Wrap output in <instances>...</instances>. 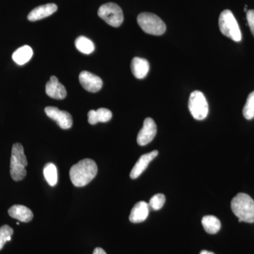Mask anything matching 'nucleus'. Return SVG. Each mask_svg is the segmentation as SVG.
Masks as SVG:
<instances>
[{
	"label": "nucleus",
	"mask_w": 254,
	"mask_h": 254,
	"mask_svg": "<svg viewBox=\"0 0 254 254\" xmlns=\"http://www.w3.org/2000/svg\"><path fill=\"white\" fill-rule=\"evenodd\" d=\"M98 173V166L94 160L83 159L70 169L69 176L75 187H83L95 178Z\"/></svg>",
	"instance_id": "1"
},
{
	"label": "nucleus",
	"mask_w": 254,
	"mask_h": 254,
	"mask_svg": "<svg viewBox=\"0 0 254 254\" xmlns=\"http://www.w3.org/2000/svg\"><path fill=\"white\" fill-rule=\"evenodd\" d=\"M231 208L239 218V222H254V200L250 195L247 193H238L232 200Z\"/></svg>",
	"instance_id": "2"
},
{
	"label": "nucleus",
	"mask_w": 254,
	"mask_h": 254,
	"mask_svg": "<svg viewBox=\"0 0 254 254\" xmlns=\"http://www.w3.org/2000/svg\"><path fill=\"white\" fill-rule=\"evenodd\" d=\"M28 165L27 159L24 154L23 145L19 143H14L11 150L10 161V174L14 181L23 180L26 176V168Z\"/></svg>",
	"instance_id": "3"
},
{
	"label": "nucleus",
	"mask_w": 254,
	"mask_h": 254,
	"mask_svg": "<svg viewBox=\"0 0 254 254\" xmlns=\"http://www.w3.org/2000/svg\"><path fill=\"white\" fill-rule=\"evenodd\" d=\"M219 28L224 36L230 38L232 41H242V33L236 18L230 10L225 9L219 17Z\"/></svg>",
	"instance_id": "4"
},
{
	"label": "nucleus",
	"mask_w": 254,
	"mask_h": 254,
	"mask_svg": "<svg viewBox=\"0 0 254 254\" xmlns=\"http://www.w3.org/2000/svg\"><path fill=\"white\" fill-rule=\"evenodd\" d=\"M137 21L141 29L148 34L162 36L166 31V25L163 20L152 13H141L138 15Z\"/></svg>",
	"instance_id": "5"
},
{
	"label": "nucleus",
	"mask_w": 254,
	"mask_h": 254,
	"mask_svg": "<svg viewBox=\"0 0 254 254\" xmlns=\"http://www.w3.org/2000/svg\"><path fill=\"white\" fill-rule=\"evenodd\" d=\"M98 14L100 18L113 27H120L123 24V10L115 3L110 2L102 5L98 9Z\"/></svg>",
	"instance_id": "6"
},
{
	"label": "nucleus",
	"mask_w": 254,
	"mask_h": 254,
	"mask_svg": "<svg viewBox=\"0 0 254 254\" xmlns=\"http://www.w3.org/2000/svg\"><path fill=\"white\" fill-rule=\"evenodd\" d=\"M189 109L195 120H203L206 118L208 114V104L202 92L195 91L190 93Z\"/></svg>",
	"instance_id": "7"
},
{
	"label": "nucleus",
	"mask_w": 254,
	"mask_h": 254,
	"mask_svg": "<svg viewBox=\"0 0 254 254\" xmlns=\"http://www.w3.org/2000/svg\"><path fill=\"white\" fill-rule=\"evenodd\" d=\"M47 116L54 121L63 129H68L73 125V119L68 112L60 110L56 107H47L45 109Z\"/></svg>",
	"instance_id": "8"
},
{
	"label": "nucleus",
	"mask_w": 254,
	"mask_h": 254,
	"mask_svg": "<svg viewBox=\"0 0 254 254\" xmlns=\"http://www.w3.org/2000/svg\"><path fill=\"white\" fill-rule=\"evenodd\" d=\"M157 133V126L153 119H145L143 126L137 136V143L141 146L148 144L155 138Z\"/></svg>",
	"instance_id": "9"
},
{
	"label": "nucleus",
	"mask_w": 254,
	"mask_h": 254,
	"mask_svg": "<svg viewBox=\"0 0 254 254\" xmlns=\"http://www.w3.org/2000/svg\"><path fill=\"white\" fill-rule=\"evenodd\" d=\"M79 81L83 88L91 93H96L103 87L101 78L89 71H82L79 75Z\"/></svg>",
	"instance_id": "10"
},
{
	"label": "nucleus",
	"mask_w": 254,
	"mask_h": 254,
	"mask_svg": "<svg viewBox=\"0 0 254 254\" xmlns=\"http://www.w3.org/2000/svg\"><path fill=\"white\" fill-rule=\"evenodd\" d=\"M46 92L48 96L56 100L64 99L67 94L65 87L60 83L58 78L55 76H51L50 81L47 83Z\"/></svg>",
	"instance_id": "11"
},
{
	"label": "nucleus",
	"mask_w": 254,
	"mask_h": 254,
	"mask_svg": "<svg viewBox=\"0 0 254 254\" xmlns=\"http://www.w3.org/2000/svg\"><path fill=\"white\" fill-rule=\"evenodd\" d=\"M158 155V150H153L149 153L141 155L132 169L130 177L132 180L138 178L146 170L148 165Z\"/></svg>",
	"instance_id": "12"
},
{
	"label": "nucleus",
	"mask_w": 254,
	"mask_h": 254,
	"mask_svg": "<svg viewBox=\"0 0 254 254\" xmlns=\"http://www.w3.org/2000/svg\"><path fill=\"white\" fill-rule=\"evenodd\" d=\"M58 6L53 3L41 5L32 10L28 15V19L30 21H36L43 18L48 17L56 12Z\"/></svg>",
	"instance_id": "13"
},
{
	"label": "nucleus",
	"mask_w": 254,
	"mask_h": 254,
	"mask_svg": "<svg viewBox=\"0 0 254 254\" xmlns=\"http://www.w3.org/2000/svg\"><path fill=\"white\" fill-rule=\"evenodd\" d=\"M149 205L145 201H140L132 208L129 220L133 223H140L145 221L149 214Z\"/></svg>",
	"instance_id": "14"
},
{
	"label": "nucleus",
	"mask_w": 254,
	"mask_h": 254,
	"mask_svg": "<svg viewBox=\"0 0 254 254\" xmlns=\"http://www.w3.org/2000/svg\"><path fill=\"white\" fill-rule=\"evenodd\" d=\"M9 216L20 222H29L33 218V212L27 207L22 205H14L8 210Z\"/></svg>",
	"instance_id": "15"
},
{
	"label": "nucleus",
	"mask_w": 254,
	"mask_h": 254,
	"mask_svg": "<svg viewBox=\"0 0 254 254\" xmlns=\"http://www.w3.org/2000/svg\"><path fill=\"white\" fill-rule=\"evenodd\" d=\"M131 68L133 76L138 79H142L148 74L150 68L149 63L143 58H134L131 61Z\"/></svg>",
	"instance_id": "16"
},
{
	"label": "nucleus",
	"mask_w": 254,
	"mask_h": 254,
	"mask_svg": "<svg viewBox=\"0 0 254 254\" xmlns=\"http://www.w3.org/2000/svg\"><path fill=\"white\" fill-rule=\"evenodd\" d=\"M113 118V113L106 108H100L97 110H90L88 113V121L92 125L99 123H108Z\"/></svg>",
	"instance_id": "17"
},
{
	"label": "nucleus",
	"mask_w": 254,
	"mask_h": 254,
	"mask_svg": "<svg viewBox=\"0 0 254 254\" xmlns=\"http://www.w3.org/2000/svg\"><path fill=\"white\" fill-rule=\"evenodd\" d=\"M33 55V51L31 47L24 46L14 52L12 59L17 64L23 65L30 61Z\"/></svg>",
	"instance_id": "18"
},
{
	"label": "nucleus",
	"mask_w": 254,
	"mask_h": 254,
	"mask_svg": "<svg viewBox=\"0 0 254 254\" xmlns=\"http://www.w3.org/2000/svg\"><path fill=\"white\" fill-rule=\"evenodd\" d=\"M202 225L207 233L210 235L218 233L221 228V222L213 215H205L202 218Z\"/></svg>",
	"instance_id": "19"
},
{
	"label": "nucleus",
	"mask_w": 254,
	"mask_h": 254,
	"mask_svg": "<svg viewBox=\"0 0 254 254\" xmlns=\"http://www.w3.org/2000/svg\"><path fill=\"white\" fill-rule=\"evenodd\" d=\"M76 49L83 54L90 55L95 50L94 43L85 36H79L75 41Z\"/></svg>",
	"instance_id": "20"
},
{
	"label": "nucleus",
	"mask_w": 254,
	"mask_h": 254,
	"mask_svg": "<svg viewBox=\"0 0 254 254\" xmlns=\"http://www.w3.org/2000/svg\"><path fill=\"white\" fill-rule=\"evenodd\" d=\"M45 178H46L48 185L54 187L58 183V170L57 167L53 163L46 164L43 170Z\"/></svg>",
	"instance_id": "21"
},
{
	"label": "nucleus",
	"mask_w": 254,
	"mask_h": 254,
	"mask_svg": "<svg viewBox=\"0 0 254 254\" xmlns=\"http://www.w3.org/2000/svg\"><path fill=\"white\" fill-rule=\"evenodd\" d=\"M243 115L248 120L254 118V91L251 93L247 98V103L244 107Z\"/></svg>",
	"instance_id": "22"
},
{
	"label": "nucleus",
	"mask_w": 254,
	"mask_h": 254,
	"mask_svg": "<svg viewBox=\"0 0 254 254\" xmlns=\"http://www.w3.org/2000/svg\"><path fill=\"white\" fill-rule=\"evenodd\" d=\"M13 233L14 230L9 225H5L0 227V251L2 250L6 242L11 241Z\"/></svg>",
	"instance_id": "23"
},
{
	"label": "nucleus",
	"mask_w": 254,
	"mask_h": 254,
	"mask_svg": "<svg viewBox=\"0 0 254 254\" xmlns=\"http://www.w3.org/2000/svg\"><path fill=\"white\" fill-rule=\"evenodd\" d=\"M165 203V196L163 193H158L155 194L150 198L149 203L150 208L154 210H160L163 208Z\"/></svg>",
	"instance_id": "24"
},
{
	"label": "nucleus",
	"mask_w": 254,
	"mask_h": 254,
	"mask_svg": "<svg viewBox=\"0 0 254 254\" xmlns=\"http://www.w3.org/2000/svg\"><path fill=\"white\" fill-rule=\"evenodd\" d=\"M247 19L250 26L251 31L254 37V9L249 10L247 12Z\"/></svg>",
	"instance_id": "25"
},
{
	"label": "nucleus",
	"mask_w": 254,
	"mask_h": 254,
	"mask_svg": "<svg viewBox=\"0 0 254 254\" xmlns=\"http://www.w3.org/2000/svg\"><path fill=\"white\" fill-rule=\"evenodd\" d=\"M93 254H107L106 252H105L103 249L101 248H95L93 251Z\"/></svg>",
	"instance_id": "26"
},
{
	"label": "nucleus",
	"mask_w": 254,
	"mask_h": 254,
	"mask_svg": "<svg viewBox=\"0 0 254 254\" xmlns=\"http://www.w3.org/2000/svg\"><path fill=\"white\" fill-rule=\"evenodd\" d=\"M200 254H215L211 252H208V251L203 250L200 252Z\"/></svg>",
	"instance_id": "27"
}]
</instances>
